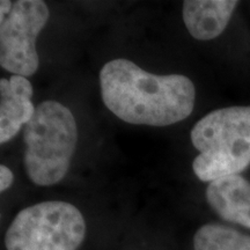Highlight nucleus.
<instances>
[{"label":"nucleus","mask_w":250,"mask_h":250,"mask_svg":"<svg viewBox=\"0 0 250 250\" xmlns=\"http://www.w3.org/2000/svg\"><path fill=\"white\" fill-rule=\"evenodd\" d=\"M105 107L130 124L167 126L186 120L193 110L195 85L181 74L156 76L127 59L108 62L100 72Z\"/></svg>","instance_id":"1"},{"label":"nucleus","mask_w":250,"mask_h":250,"mask_svg":"<svg viewBox=\"0 0 250 250\" xmlns=\"http://www.w3.org/2000/svg\"><path fill=\"white\" fill-rule=\"evenodd\" d=\"M14 175L7 166H0V191L4 192L13 184Z\"/></svg>","instance_id":"10"},{"label":"nucleus","mask_w":250,"mask_h":250,"mask_svg":"<svg viewBox=\"0 0 250 250\" xmlns=\"http://www.w3.org/2000/svg\"><path fill=\"white\" fill-rule=\"evenodd\" d=\"M206 201L225 220L250 228V183L241 175H230L208 183Z\"/></svg>","instance_id":"7"},{"label":"nucleus","mask_w":250,"mask_h":250,"mask_svg":"<svg viewBox=\"0 0 250 250\" xmlns=\"http://www.w3.org/2000/svg\"><path fill=\"white\" fill-rule=\"evenodd\" d=\"M34 89L26 77L0 79V144L13 139L33 118L36 107L31 101Z\"/></svg>","instance_id":"6"},{"label":"nucleus","mask_w":250,"mask_h":250,"mask_svg":"<svg viewBox=\"0 0 250 250\" xmlns=\"http://www.w3.org/2000/svg\"><path fill=\"white\" fill-rule=\"evenodd\" d=\"M190 138L199 152L192 169L202 182L239 175L250 165V105L211 111L195 124Z\"/></svg>","instance_id":"2"},{"label":"nucleus","mask_w":250,"mask_h":250,"mask_svg":"<svg viewBox=\"0 0 250 250\" xmlns=\"http://www.w3.org/2000/svg\"><path fill=\"white\" fill-rule=\"evenodd\" d=\"M195 250H250V235L218 224H206L193 236Z\"/></svg>","instance_id":"9"},{"label":"nucleus","mask_w":250,"mask_h":250,"mask_svg":"<svg viewBox=\"0 0 250 250\" xmlns=\"http://www.w3.org/2000/svg\"><path fill=\"white\" fill-rule=\"evenodd\" d=\"M12 8H13V1L1 0V1H0V19L5 18L6 15L11 13Z\"/></svg>","instance_id":"11"},{"label":"nucleus","mask_w":250,"mask_h":250,"mask_svg":"<svg viewBox=\"0 0 250 250\" xmlns=\"http://www.w3.org/2000/svg\"><path fill=\"white\" fill-rule=\"evenodd\" d=\"M49 17L44 1H13L11 13L0 19V65L4 70L26 78L35 74L40 65L36 39Z\"/></svg>","instance_id":"5"},{"label":"nucleus","mask_w":250,"mask_h":250,"mask_svg":"<svg viewBox=\"0 0 250 250\" xmlns=\"http://www.w3.org/2000/svg\"><path fill=\"white\" fill-rule=\"evenodd\" d=\"M86 236L80 210L67 202L48 201L15 215L5 235L7 250H77Z\"/></svg>","instance_id":"4"},{"label":"nucleus","mask_w":250,"mask_h":250,"mask_svg":"<svg viewBox=\"0 0 250 250\" xmlns=\"http://www.w3.org/2000/svg\"><path fill=\"white\" fill-rule=\"evenodd\" d=\"M237 5L235 0H187L182 6L184 24L193 39L213 40L227 27Z\"/></svg>","instance_id":"8"},{"label":"nucleus","mask_w":250,"mask_h":250,"mask_svg":"<svg viewBox=\"0 0 250 250\" xmlns=\"http://www.w3.org/2000/svg\"><path fill=\"white\" fill-rule=\"evenodd\" d=\"M23 142V165L31 182L41 187L54 186L65 177L76 151V118L57 101L40 103L24 126Z\"/></svg>","instance_id":"3"}]
</instances>
